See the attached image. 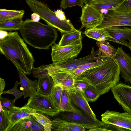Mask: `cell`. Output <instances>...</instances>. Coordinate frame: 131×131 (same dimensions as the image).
<instances>
[{"label": "cell", "mask_w": 131, "mask_h": 131, "mask_svg": "<svg viewBox=\"0 0 131 131\" xmlns=\"http://www.w3.org/2000/svg\"><path fill=\"white\" fill-rule=\"evenodd\" d=\"M102 131L112 130L119 131H129L126 129L111 124L104 123L102 126Z\"/></svg>", "instance_id": "cell-39"}, {"label": "cell", "mask_w": 131, "mask_h": 131, "mask_svg": "<svg viewBox=\"0 0 131 131\" xmlns=\"http://www.w3.org/2000/svg\"><path fill=\"white\" fill-rule=\"evenodd\" d=\"M104 54L99 49L94 51L92 47L90 54L78 59H70L56 64L43 65L39 67L42 72L48 74L60 70L72 72L81 65L92 62L100 58Z\"/></svg>", "instance_id": "cell-5"}, {"label": "cell", "mask_w": 131, "mask_h": 131, "mask_svg": "<svg viewBox=\"0 0 131 131\" xmlns=\"http://www.w3.org/2000/svg\"><path fill=\"white\" fill-rule=\"evenodd\" d=\"M0 131H5L7 128L9 121L5 110H0Z\"/></svg>", "instance_id": "cell-34"}, {"label": "cell", "mask_w": 131, "mask_h": 131, "mask_svg": "<svg viewBox=\"0 0 131 131\" xmlns=\"http://www.w3.org/2000/svg\"><path fill=\"white\" fill-rule=\"evenodd\" d=\"M25 12L24 10H10L0 9V23L20 17H23Z\"/></svg>", "instance_id": "cell-27"}, {"label": "cell", "mask_w": 131, "mask_h": 131, "mask_svg": "<svg viewBox=\"0 0 131 131\" xmlns=\"http://www.w3.org/2000/svg\"><path fill=\"white\" fill-rule=\"evenodd\" d=\"M104 29L111 37L108 38L107 40L129 47L131 42V28L115 26Z\"/></svg>", "instance_id": "cell-14"}, {"label": "cell", "mask_w": 131, "mask_h": 131, "mask_svg": "<svg viewBox=\"0 0 131 131\" xmlns=\"http://www.w3.org/2000/svg\"><path fill=\"white\" fill-rule=\"evenodd\" d=\"M48 74L53 79L54 85L61 86L63 89L67 90L74 88L75 80L78 77L73 72L62 70Z\"/></svg>", "instance_id": "cell-15"}, {"label": "cell", "mask_w": 131, "mask_h": 131, "mask_svg": "<svg viewBox=\"0 0 131 131\" xmlns=\"http://www.w3.org/2000/svg\"><path fill=\"white\" fill-rule=\"evenodd\" d=\"M83 93L87 101L90 102L95 101L101 95L96 88L90 85L85 89Z\"/></svg>", "instance_id": "cell-30"}, {"label": "cell", "mask_w": 131, "mask_h": 131, "mask_svg": "<svg viewBox=\"0 0 131 131\" xmlns=\"http://www.w3.org/2000/svg\"><path fill=\"white\" fill-rule=\"evenodd\" d=\"M58 114L60 115L59 118L78 124L86 129L101 127L104 125L102 121L95 120L86 113L80 114L63 111L60 112Z\"/></svg>", "instance_id": "cell-9"}, {"label": "cell", "mask_w": 131, "mask_h": 131, "mask_svg": "<svg viewBox=\"0 0 131 131\" xmlns=\"http://www.w3.org/2000/svg\"><path fill=\"white\" fill-rule=\"evenodd\" d=\"M18 31L7 32L0 38V53L11 61L16 68L29 75L32 72L35 60Z\"/></svg>", "instance_id": "cell-1"}, {"label": "cell", "mask_w": 131, "mask_h": 131, "mask_svg": "<svg viewBox=\"0 0 131 131\" xmlns=\"http://www.w3.org/2000/svg\"><path fill=\"white\" fill-rule=\"evenodd\" d=\"M114 10L120 12H131V0H125Z\"/></svg>", "instance_id": "cell-38"}, {"label": "cell", "mask_w": 131, "mask_h": 131, "mask_svg": "<svg viewBox=\"0 0 131 131\" xmlns=\"http://www.w3.org/2000/svg\"><path fill=\"white\" fill-rule=\"evenodd\" d=\"M125 0H94L91 5L100 12L115 9Z\"/></svg>", "instance_id": "cell-23"}, {"label": "cell", "mask_w": 131, "mask_h": 131, "mask_svg": "<svg viewBox=\"0 0 131 131\" xmlns=\"http://www.w3.org/2000/svg\"><path fill=\"white\" fill-rule=\"evenodd\" d=\"M112 59L117 64L124 81L131 83V57L124 51L121 47H118Z\"/></svg>", "instance_id": "cell-13"}, {"label": "cell", "mask_w": 131, "mask_h": 131, "mask_svg": "<svg viewBox=\"0 0 131 131\" xmlns=\"http://www.w3.org/2000/svg\"><path fill=\"white\" fill-rule=\"evenodd\" d=\"M14 99L10 100L8 98L3 97L0 96V110L10 109L15 107V102Z\"/></svg>", "instance_id": "cell-36"}, {"label": "cell", "mask_w": 131, "mask_h": 131, "mask_svg": "<svg viewBox=\"0 0 131 131\" xmlns=\"http://www.w3.org/2000/svg\"><path fill=\"white\" fill-rule=\"evenodd\" d=\"M52 129L57 131H84L86 128L78 124L59 118L51 121Z\"/></svg>", "instance_id": "cell-20"}, {"label": "cell", "mask_w": 131, "mask_h": 131, "mask_svg": "<svg viewBox=\"0 0 131 131\" xmlns=\"http://www.w3.org/2000/svg\"><path fill=\"white\" fill-rule=\"evenodd\" d=\"M113 59L104 54L100 58L92 62L88 63L79 66L78 68L84 69L85 71L95 67Z\"/></svg>", "instance_id": "cell-31"}, {"label": "cell", "mask_w": 131, "mask_h": 131, "mask_svg": "<svg viewBox=\"0 0 131 131\" xmlns=\"http://www.w3.org/2000/svg\"><path fill=\"white\" fill-rule=\"evenodd\" d=\"M67 90L63 89L62 93L60 106L62 112L65 111L82 114L83 113L72 103Z\"/></svg>", "instance_id": "cell-24"}, {"label": "cell", "mask_w": 131, "mask_h": 131, "mask_svg": "<svg viewBox=\"0 0 131 131\" xmlns=\"http://www.w3.org/2000/svg\"><path fill=\"white\" fill-rule=\"evenodd\" d=\"M26 2L31 11L38 14L41 19L48 25L57 28L62 34L73 31L76 29L69 19H59L47 4L38 0H26Z\"/></svg>", "instance_id": "cell-4"}, {"label": "cell", "mask_w": 131, "mask_h": 131, "mask_svg": "<svg viewBox=\"0 0 131 131\" xmlns=\"http://www.w3.org/2000/svg\"><path fill=\"white\" fill-rule=\"evenodd\" d=\"M120 73L117 64L113 59L86 70L79 77L95 87L102 95L119 83Z\"/></svg>", "instance_id": "cell-2"}, {"label": "cell", "mask_w": 131, "mask_h": 131, "mask_svg": "<svg viewBox=\"0 0 131 131\" xmlns=\"http://www.w3.org/2000/svg\"><path fill=\"white\" fill-rule=\"evenodd\" d=\"M33 111L53 117L60 112L50 95H42L37 91L29 97L25 104Z\"/></svg>", "instance_id": "cell-6"}, {"label": "cell", "mask_w": 131, "mask_h": 131, "mask_svg": "<svg viewBox=\"0 0 131 131\" xmlns=\"http://www.w3.org/2000/svg\"><path fill=\"white\" fill-rule=\"evenodd\" d=\"M83 0H61L60 7L65 9L76 6H78L82 8L84 6Z\"/></svg>", "instance_id": "cell-33"}, {"label": "cell", "mask_w": 131, "mask_h": 131, "mask_svg": "<svg viewBox=\"0 0 131 131\" xmlns=\"http://www.w3.org/2000/svg\"><path fill=\"white\" fill-rule=\"evenodd\" d=\"M81 39V32L76 29L63 34L58 44L61 46L79 45L82 43Z\"/></svg>", "instance_id": "cell-22"}, {"label": "cell", "mask_w": 131, "mask_h": 131, "mask_svg": "<svg viewBox=\"0 0 131 131\" xmlns=\"http://www.w3.org/2000/svg\"><path fill=\"white\" fill-rule=\"evenodd\" d=\"M101 116L104 123L113 124L131 131V114L107 110Z\"/></svg>", "instance_id": "cell-11"}, {"label": "cell", "mask_w": 131, "mask_h": 131, "mask_svg": "<svg viewBox=\"0 0 131 131\" xmlns=\"http://www.w3.org/2000/svg\"><path fill=\"white\" fill-rule=\"evenodd\" d=\"M37 91L41 94L49 95L54 86L53 81L49 74L41 75L38 78Z\"/></svg>", "instance_id": "cell-21"}, {"label": "cell", "mask_w": 131, "mask_h": 131, "mask_svg": "<svg viewBox=\"0 0 131 131\" xmlns=\"http://www.w3.org/2000/svg\"><path fill=\"white\" fill-rule=\"evenodd\" d=\"M94 0H83L85 5H91Z\"/></svg>", "instance_id": "cell-43"}, {"label": "cell", "mask_w": 131, "mask_h": 131, "mask_svg": "<svg viewBox=\"0 0 131 131\" xmlns=\"http://www.w3.org/2000/svg\"><path fill=\"white\" fill-rule=\"evenodd\" d=\"M82 48V43L78 45L60 46L54 43L51 46V56L52 63H58L76 58Z\"/></svg>", "instance_id": "cell-8"}, {"label": "cell", "mask_w": 131, "mask_h": 131, "mask_svg": "<svg viewBox=\"0 0 131 131\" xmlns=\"http://www.w3.org/2000/svg\"><path fill=\"white\" fill-rule=\"evenodd\" d=\"M44 127L37 121L34 116L21 119L8 126L5 131H43Z\"/></svg>", "instance_id": "cell-16"}, {"label": "cell", "mask_w": 131, "mask_h": 131, "mask_svg": "<svg viewBox=\"0 0 131 131\" xmlns=\"http://www.w3.org/2000/svg\"><path fill=\"white\" fill-rule=\"evenodd\" d=\"M31 19L35 21H39L40 19V16L37 14L34 13L31 15Z\"/></svg>", "instance_id": "cell-42"}, {"label": "cell", "mask_w": 131, "mask_h": 131, "mask_svg": "<svg viewBox=\"0 0 131 131\" xmlns=\"http://www.w3.org/2000/svg\"><path fill=\"white\" fill-rule=\"evenodd\" d=\"M129 48L131 50V42L130 43V46Z\"/></svg>", "instance_id": "cell-44"}, {"label": "cell", "mask_w": 131, "mask_h": 131, "mask_svg": "<svg viewBox=\"0 0 131 131\" xmlns=\"http://www.w3.org/2000/svg\"><path fill=\"white\" fill-rule=\"evenodd\" d=\"M96 43L102 53L109 57L112 58L117 52V49L107 40L97 41Z\"/></svg>", "instance_id": "cell-28"}, {"label": "cell", "mask_w": 131, "mask_h": 131, "mask_svg": "<svg viewBox=\"0 0 131 131\" xmlns=\"http://www.w3.org/2000/svg\"><path fill=\"white\" fill-rule=\"evenodd\" d=\"M32 114L35 119L44 128L45 131H51L52 129L51 121L42 113L34 112Z\"/></svg>", "instance_id": "cell-29"}, {"label": "cell", "mask_w": 131, "mask_h": 131, "mask_svg": "<svg viewBox=\"0 0 131 131\" xmlns=\"http://www.w3.org/2000/svg\"><path fill=\"white\" fill-rule=\"evenodd\" d=\"M5 85V82L4 79L0 78V96L2 94Z\"/></svg>", "instance_id": "cell-41"}, {"label": "cell", "mask_w": 131, "mask_h": 131, "mask_svg": "<svg viewBox=\"0 0 131 131\" xmlns=\"http://www.w3.org/2000/svg\"><path fill=\"white\" fill-rule=\"evenodd\" d=\"M23 17H20L0 23V30L10 31L20 30L24 21Z\"/></svg>", "instance_id": "cell-26"}, {"label": "cell", "mask_w": 131, "mask_h": 131, "mask_svg": "<svg viewBox=\"0 0 131 131\" xmlns=\"http://www.w3.org/2000/svg\"><path fill=\"white\" fill-rule=\"evenodd\" d=\"M56 16L60 20H66L64 12L61 9H58L55 12Z\"/></svg>", "instance_id": "cell-40"}, {"label": "cell", "mask_w": 131, "mask_h": 131, "mask_svg": "<svg viewBox=\"0 0 131 131\" xmlns=\"http://www.w3.org/2000/svg\"><path fill=\"white\" fill-rule=\"evenodd\" d=\"M107 11L106 13L103 14L102 22L96 28L105 29L115 26L131 27V12H120L114 10Z\"/></svg>", "instance_id": "cell-7"}, {"label": "cell", "mask_w": 131, "mask_h": 131, "mask_svg": "<svg viewBox=\"0 0 131 131\" xmlns=\"http://www.w3.org/2000/svg\"><path fill=\"white\" fill-rule=\"evenodd\" d=\"M111 90L114 98L124 111L131 114V86L120 82Z\"/></svg>", "instance_id": "cell-12"}, {"label": "cell", "mask_w": 131, "mask_h": 131, "mask_svg": "<svg viewBox=\"0 0 131 131\" xmlns=\"http://www.w3.org/2000/svg\"><path fill=\"white\" fill-rule=\"evenodd\" d=\"M20 31L26 43L38 49L49 48L55 43L58 36L55 28L28 18L24 21Z\"/></svg>", "instance_id": "cell-3"}, {"label": "cell", "mask_w": 131, "mask_h": 131, "mask_svg": "<svg viewBox=\"0 0 131 131\" xmlns=\"http://www.w3.org/2000/svg\"><path fill=\"white\" fill-rule=\"evenodd\" d=\"M20 84V82H19L17 80L13 88L9 90L3 91L2 94H8L13 95L15 97L14 100V101L15 102L17 99L24 95L23 93L17 89L18 86Z\"/></svg>", "instance_id": "cell-35"}, {"label": "cell", "mask_w": 131, "mask_h": 131, "mask_svg": "<svg viewBox=\"0 0 131 131\" xmlns=\"http://www.w3.org/2000/svg\"><path fill=\"white\" fill-rule=\"evenodd\" d=\"M80 17L82 23L80 29L85 27V30L96 27L101 23L103 13L91 5L83 6Z\"/></svg>", "instance_id": "cell-10"}, {"label": "cell", "mask_w": 131, "mask_h": 131, "mask_svg": "<svg viewBox=\"0 0 131 131\" xmlns=\"http://www.w3.org/2000/svg\"><path fill=\"white\" fill-rule=\"evenodd\" d=\"M72 102L83 111L94 119L98 120L90 107L83 93L74 88L67 90Z\"/></svg>", "instance_id": "cell-17"}, {"label": "cell", "mask_w": 131, "mask_h": 131, "mask_svg": "<svg viewBox=\"0 0 131 131\" xmlns=\"http://www.w3.org/2000/svg\"><path fill=\"white\" fill-rule=\"evenodd\" d=\"M21 87L20 89L23 91L24 98L30 97L37 91L38 88V80H32L28 79L26 74L19 69L17 68Z\"/></svg>", "instance_id": "cell-19"}, {"label": "cell", "mask_w": 131, "mask_h": 131, "mask_svg": "<svg viewBox=\"0 0 131 131\" xmlns=\"http://www.w3.org/2000/svg\"><path fill=\"white\" fill-rule=\"evenodd\" d=\"M84 34L89 38L94 39L97 41L107 40L108 38H111L104 29H98L96 27L86 29Z\"/></svg>", "instance_id": "cell-25"}, {"label": "cell", "mask_w": 131, "mask_h": 131, "mask_svg": "<svg viewBox=\"0 0 131 131\" xmlns=\"http://www.w3.org/2000/svg\"><path fill=\"white\" fill-rule=\"evenodd\" d=\"M4 110L9 120V123L8 126L21 119L34 116L32 113L35 112L29 108L25 104L21 107L15 106L10 109Z\"/></svg>", "instance_id": "cell-18"}, {"label": "cell", "mask_w": 131, "mask_h": 131, "mask_svg": "<svg viewBox=\"0 0 131 131\" xmlns=\"http://www.w3.org/2000/svg\"><path fill=\"white\" fill-rule=\"evenodd\" d=\"M89 85L85 80L78 77L75 80L74 88L83 93Z\"/></svg>", "instance_id": "cell-37"}, {"label": "cell", "mask_w": 131, "mask_h": 131, "mask_svg": "<svg viewBox=\"0 0 131 131\" xmlns=\"http://www.w3.org/2000/svg\"><path fill=\"white\" fill-rule=\"evenodd\" d=\"M63 89L61 86L54 85L49 95L56 105L60 109L61 112L60 103Z\"/></svg>", "instance_id": "cell-32"}]
</instances>
